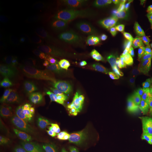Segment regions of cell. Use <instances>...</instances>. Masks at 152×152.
<instances>
[{"label": "cell", "instance_id": "1", "mask_svg": "<svg viewBox=\"0 0 152 152\" xmlns=\"http://www.w3.org/2000/svg\"><path fill=\"white\" fill-rule=\"evenodd\" d=\"M94 123L102 130L141 141H152V124L134 116L111 113H99Z\"/></svg>", "mask_w": 152, "mask_h": 152}, {"label": "cell", "instance_id": "2", "mask_svg": "<svg viewBox=\"0 0 152 152\" xmlns=\"http://www.w3.org/2000/svg\"><path fill=\"white\" fill-rule=\"evenodd\" d=\"M87 81L97 92L110 97L126 94L118 80L106 69L94 70L87 76Z\"/></svg>", "mask_w": 152, "mask_h": 152}, {"label": "cell", "instance_id": "3", "mask_svg": "<svg viewBox=\"0 0 152 152\" xmlns=\"http://www.w3.org/2000/svg\"><path fill=\"white\" fill-rule=\"evenodd\" d=\"M130 71L138 75L152 76V49L140 48L129 55L127 60Z\"/></svg>", "mask_w": 152, "mask_h": 152}, {"label": "cell", "instance_id": "4", "mask_svg": "<svg viewBox=\"0 0 152 152\" xmlns=\"http://www.w3.org/2000/svg\"><path fill=\"white\" fill-rule=\"evenodd\" d=\"M78 101L82 106L89 109H102L106 105L105 101L102 96L89 90L80 93Z\"/></svg>", "mask_w": 152, "mask_h": 152}, {"label": "cell", "instance_id": "5", "mask_svg": "<svg viewBox=\"0 0 152 152\" xmlns=\"http://www.w3.org/2000/svg\"><path fill=\"white\" fill-rule=\"evenodd\" d=\"M111 16V9L106 7H98L87 10L83 14V19L89 23H101L109 20Z\"/></svg>", "mask_w": 152, "mask_h": 152}, {"label": "cell", "instance_id": "6", "mask_svg": "<svg viewBox=\"0 0 152 152\" xmlns=\"http://www.w3.org/2000/svg\"><path fill=\"white\" fill-rule=\"evenodd\" d=\"M111 149L117 150L119 152H144L137 146L121 137H115V141Z\"/></svg>", "mask_w": 152, "mask_h": 152}, {"label": "cell", "instance_id": "7", "mask_svg": "<svg viewBox=\"0 0 152 152\" xmlns=\"http://www.w3.org/2000/svg\"><path fill=\"white\" fill-rule=\"evenodd\" d=\"M0 51L7 56H15L20 52V47L12 39L3 37L0 42Z\"/></svg>", "mask_w": 152, "mask_h": 152}, {"label": "cell", "instance_id": "8", "mask_svg": "<svg viewBox=\"0 0 152 152\" xmlns=\"http://www.w3.org/2000/svg\"><path fill=\"white\" fill-rule=\"evenodd\" d=\"M81 130L87 137L96 142H97L101 134H102L104 130L102 128H100L98 125L95 124V123H90L83 125L82 126Z\"/></svg>", "mask_w": 152, "mask_h": 152}, {"label": "cell", "instance_id": "9", "mask_svg": "<svg viewBox=\"0 0 152 152\" xmlns=\"http://www.w3.org/2000/svg\"><path fill=\"white\" fill-rule=\"evenodd\" d=\"M33 141L28 139H20L10 144L9 152H30Z\"/></svg>", "mask_w": 152, "mask_h": 152}, {"label": "cell", "instance_id": "10", "mask_svg": "<svg viewBox=\"0 0 152 152\" xmlns=\"http://www.w3.org/2000/svg\"><path fill=\"white\" fill-rule=\"evenodd\" d=\"M135 45L139 48L152 49V26L147 28L140 35Z\"/></svg>", "mask_w": 152, "mask_h": 152}, {"label": "cell", "instance_id": "11", "mask_svg": "<svg viewBox=\"0 0 152 152\" xmlns=\"http://www.w3.org/2000/svg\"><path fill=\"white\" fill-rule=\"evenodd\" d=\"M115 136H114L111 132L103 130L97 140V142L102 147L111 148L115 141Z\"/></svg>", "mask_w": 152, "mask_h": 152}, {"label": "cell", "instance_id": "12", "mask_svg": "<svg viewBox=\"0 0 152 152\" xmlns=\"http://www.w3.org/2000/svg\"><path fill=\"white\" fill-rule=\"evenodd\" d=\"M63 102V96L59 94H53L52 96H50L49 100V103L51 106H54V107H56V106H60L62 104Z\"/></svg>", "mask_w": 152, "mask_h": 152}, {"label": "cell", "instance_id": "13", "mask_svg": "<svg viewBox=\"0 0 152 152\" xmlns=\"http://www.w3.org/2000/svg\"><path fill=\"white\" fill-rule=\"evenodd\" d=\"M30 152H45L43 144L39 141H33Z\"/></svg>", "mask_w": 152, "mask_h": 152}, {"label": "cell", "instance_id": "14", "mask_svg": "<svg viewBox=\"0 0 152 152\" xmlns=\"http://www.w3.org/2000/svg\"><path fill=\"white\" fill-rule=\"evenodd\" d=\"M64 152H88L87 149H83L82 148L77 147H74L70 148L69 149L66 150Z\"/></svg>", "mask_w": 152, "mask_h": 152}, {"label": "cell", "instance_id": "15", "mask_svg": "<svg viewBox=\"0 0 152 152\" xmlns=\"http://www.w3.org/2000/svg\"><path fill=\"white\" fill-rule=\"evenodd\" d=\"M146 93H147V96L152 99V84L147 87V90H146Z\"/></svg>", "mask_w": 152, "mask_h": 152}, {"label": "cell", "instance_id": "16", "mask_svg": "<svg viewBox=\"0 0 152 152\" xmlns=\"http://www.w3.org/2000/svg\"><path fill=\"white\" fill-rule=\"evenodd\" d=\"M111 152H119V151H117V150H112Z\"/></svg>", "mask_w": 152, "mask_h": 152}, {"label": "cell", "instance_id": "17", "mask_svg": "<svg viewBox=\"0 0 152 152\" xmlns=\"http://www.w3.org/2000/svg\"><path fill=\"white\" fill-rule=\"evenodd\" d=\"M150 152H152V150H151V151H150Z\"/></svg>", "mask_w": 152, "mask_h": 152}]
</instances>
